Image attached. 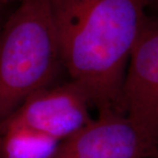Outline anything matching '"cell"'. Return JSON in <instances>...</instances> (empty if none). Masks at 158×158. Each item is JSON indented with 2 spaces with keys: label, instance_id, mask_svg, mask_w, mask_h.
<instances>
[{
  "label": "cell",
  "instance_id": "6da1fadb",
  "mask_svg": "<svg viewBox=\"0 0 158 158\" xmlns=\"http://www.w3.org/2000/svg\"><path fill=\"white\" fill-rule=\"evenodd\" d=\"M62 65L98 113H124L130 54L147 0H48Z\"/></svg>",
  "mask_w": 158,
  "mask_h": 158
},
{
  "label": "cell",
  "instance_id": "5b68a950",
  "mask_svg": "<svg viewBox=\"0 0 158 158\" xmlns=\"http://www.w3.org/2000/svg\"><path fill=\"white\" fill-rule=\"evenodd\" d=\"M127 117L158 142V16H147L130 54L122 90Z\"/></svg>",
  "mask_w": 158,
  "mask_h": 158
},
{
  "label": "cell",
  "instance_id": "8992f818",
  "mask_svg": "<svg viewBox=\"0 0 158 158\" xmlns=\"http://www.w3.org/2000/svg\"><path fill=\"white\" fill-rule=\"evenodd\" d=\"M60 142L33 130L0 122V158H50Z\"/></svg>",
  "mask_w": 158,
  "mask_h": 158
},
{
  "label": "cell",
  "instance_id": "277c9868",
  "mask_svg": "<svg viewBox=\"0 0 158 158\" xmlns=\"http://www.w3.org/2000/svg\"><path fill=\"white\" fill-rule=\"evenodd\" d=\"M90 100L69 80L36 91L2 121L62 141L91 120Z\"/></svg>",
  "mask_w": 158,
  "mask_h": 158
},
{
  "label": "cell",
  "instance_id": "9c48e42d",
  "mask_svg": "<svg viewBox=\"0 0 158 158\" xmlns=\"http://www.w3.org/2000/svg\"><path fill=\"white\" fill-rule=\"evenodd\" d=\"M8 1H9V3L11 4V5H13V4H14V5H16V3H17L19 0H8Z\"/></svg>",
  "mask_w": 158,
  "mask_h": 158
},
{
  "label": "cell",
  "instance_id": "ba28073f",
  "mask_svg": "<svg viewBox=\"0 0 158 158\" xmlns=\"http://www.w3.org/2000/svg\"><path fill=\"white\" fill-rule=\"evenodd\" d=\"M148 2V7L152 6L158 9V0H147Z\"/></svg>",
  "mask_w": 158,
  "mask_h": 158
},
{
  "label": "cell",
  "instance_id": "3957f363",
  "mask_svg": "<svg viewBox=\"0 0 158 158\" xmlns=\"http://www.w3.org/2000/svg\"><path fill=\"white\" fill-rule=\"evenodd\" d=\"M50 158H158V142L126 114L107 112L61 141Z\"/></svg>",
  "mask_w": 158,
  "mask_h": 158
},
{
  "label": "cell",
  "instance_id": "52a82bcc",
  "mask_svg": "<svg viewBox=\"0 0 158 158\" xmlns=\"http://www.w3.org/2000/svg\"><path fill=\"white\" fill-rule=\"evenodd\" d=\"M11 6V4L8 2V0H0V29L11 12L9 11Z\"/></svg>",
  "mask_w": 158,
  "mask_h": 158
},
{
  "label": "cell",
  "instance_id": "7a4b0ae2",
  "mask_svg": "<svg viewBox=\"0 0 158 158\" xmlns=\"http://www.w3.org/2000/svg\"><path fill=\"white\" fill-rule=\"evenodd\" d=\"M62 68L48 0H19L0 29V122Z\"/></svg>",
  "mask_w": 158,
  "mask_h": 158
}]
</instances>
